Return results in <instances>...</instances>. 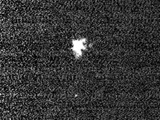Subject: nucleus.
<instances>
[{
	"label": "nucleus",
	"instance_id": "nucleus-1",
	"mask_svg": "<svg viewBox=\"0 0 160 120\" xmlns=\"http://www.w3.org/2000/svg\"><path fill=\"white\" fill-rule=\"evenodd\" d=\"M73 50H74V52H75V53L76 55H78V54H80V55H81V51H82V50H84V47H83V43H84V42H83V41H81V40H80V41H73Z\"/></svg>",
	"mask_w": 160,
	"mask_h": 120
}]
</instances>
